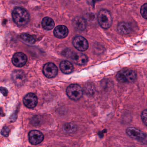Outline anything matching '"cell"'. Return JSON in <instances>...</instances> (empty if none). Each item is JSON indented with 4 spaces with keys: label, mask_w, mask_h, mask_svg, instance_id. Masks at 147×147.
Masks as SVG:
<instances>
[{
    "label": "cell",
    "mask_w": 147,
    "mask_h": 147,
    "mask_svg": "<svg viewBox=\"0 0 147 147\" xmlns=\"http://www.w3.org/2000/svg\"><path fill=\"white\" fill-rule=\"evenodd\" d=\"M12 16L14 22L19 26L26 25L30 20V15L28 11L20 7H16L14 9Z\"/></svg>",
    "instance_id": "obj_1"
},
{
    "label": "cell",
    "mask_w": 147,
    "mask_h": 147,
    "mask_svg": "<svg viewBox=\"0 0 147 147\" xmlns=\"http://www.w3.org/2000/svg\"><path fill=\"white\" fill-rule=\"evenodd\" d=\"M99 25L104 29L109 28L112 24V18L110 12L106 9H102L98 16Z\"/></svg>",
    "instance_id": "obj_2"
},
{
    "label": "cell",
    "mask_w": 147,
    "mask_h": 147,
    "mask_svg": "<svg viewBox=\"0 0 147 147\" xmlns=\"http://www.w3.org/2000/svg\"><path fill=\"white\" fill-rule=\"evenodd\" d=\"M137 78L136 74L132 70H125L118 72L116 78L121 83H132L135 81Z\"/></svg>",
    "instance_id": "obj_3"
},
{
    "label": "cell",
    "mask_w": 147,
    "mask_h": 147,
    "mask_svg": "<svg viewBox=\"0 0 147 147\" xmlns=\"http://www.w3.org/2000/svg\"><path fill=\"white\" fill-rule=\"evenodd\" d=\"M64 55L70 58L73 63L78 65H85L88 61V58L86 55L82 53H74L70 50L64 52Z\"/></svg>",
    "instance_id": "obj_4"
},
{
    "label": "cell",
    "mask_w": 147,
    "mask_h": 147,
    "mask_svg": "<svg viewBox=\"0 0 147 147\" xmlns=\"http://www.w3.org/2000/svg\"><path fill=\"white\" fill-rule=\"evenodd\" d=\"M67 95L70 99L77 101L82 98L83 95V89L79 85L71 84L67 88Z\"/></svg>",
    "instance_id": "obj_5"
},
{
    "label": "cell",
    "mask_w": 147,
    "mask_h": 147,
    "mask_svg": "<svg viewBox=\"0 0 147 147\" xmlns=\"http://www.w3.org/2000/svg\"><path fill=\"white\" fill-rule=\"evenodd\" d=\"M126 134L132 139L146 142V134L138 129L135 127L128 128L126 129Z\"/></svg>",
    "instance_id": "obj_6"
},
{
    "label": "cell",
    "mask_w": 147,
    "mask_h": 147,
    "mask_svg": "<svg viewBox=\"0 0 147 147\" xmlns=\"http://www.w3.org/2000/svg\"><path fill=\"white\" fill-rule=\"evenodd\" d=\"M72 44L74 47L80 51H84L89 47V44L87 40L81 36L75 37L73 39Z\"/></svg>",
    "instance_id": "obj_7"
},
{
    "label": "cell",
    "mask_w": 147,
    "mask_h": 147,
    "mask_svg": "<svg viewBox=\"0 0 147 147\" xmlns=\"http://www.w3.org/2000/svg\"><path fill=\"white\" fill-rule=\"evenodd\" d=\"M28 135L29 142L32 145H38L44 140V136L43 134L38 130H32L28 133Z\"/></svg>",
    "instance_id": "obj_8"
},
{
    "label": "cell",
    "mask_w": 147,
    "mask_h": 147,
    "mask_svg": "<svg viewBox=\"0 0 147 147\" xmlns=\"http://www.w3.org/2000/svg\"><path fill=\"white\" fill-rule=\"evenodd\" d=\"M43 72L47 78H54L56 77L58 74V68L53 63H47L43 67Z\"/></svg>",
    "instance_id": "obj_9"
},
{
    "label": "cell",
    "mask_w": 147,
    "mask_h": 147,
    "mask_svg": "<svg viewBox=\"0 0 147 147\" xmlns=\"http://www.w3.org/2000/svg\"><path fill=\"white\" fill-rule=\"evenodd\" d=\"M23 102L26 107L33 109L36 106L38 103L37 96L33 93H28L24 96Z\"/></svg>",
    "instance_id": "obj_10"
},
{
    "label": "cell",
    "mask_w": 147,
    "mask_h": 147,
    "mask_svg": "<svg viewBox=\"0 0 147 147\" xmlns=\"http://www.w3.org/2000/svg\"><path fill=\"white\" fill-rule=\"evenodd\" d=\"M27 61L26 56L22 53H16L12 58L13 64L18 67H22L24 66Z\"/></svg>",
    "instance_id": "obj_11"
},
{
    "label": "cell",
    "mask_w": 147,
    "mask_h": 147,
    "mask_svg": "<svg viewBox=\"0 0 147 147\" xmlns=\"http://www.w3.org/2000/svg\"><path fill=\"white\" fill-rule=\"evenodd\" d=\"M12 78L14 82L19 86L23 85L26 80V75L24 71L21 70H16L13 72Z\"/></svg>",
    "instance_id": "obj_12"
},
{
    "label": "cell",
    "mask_w": 147,
    "mask_h": 147,
    "mask_svg": "<svg viewBox=\"0 0 147 147\" xmlns=\"http://www.w3.org/2000/svg\"><path fill=\"white\" fill-rule=\"evenodd\" d=\"M54 36L58 38H64L67 36L68 34V29L64 26H58L55 28L54 31Z\"/></svg>",
    "instance_id": "obj_13"
},
{
    "label": "cell",
    "mask_w": 147,
    "mask_h": 147,
    "mask_svg": "<svg viewBox=\"0 0 147 147\" xmlns=\"http://www.w3.org/2000/svg\"><path fill=\"white\" fill-rule=\"evenodd\" d=\"M73 26L79 31H83L86 28V22L83 17H77L72 21Z\"/></svg>",
    "instance_id": "obj_14"
},
{
    "label": "cell",
    "mask_w": 147,
    "mask_h": 147,
    "mask_svg": "<svg viewBox=\"0 0 147 147\" xmlns=\"http://www.w3.org/2000/svg\"><path fill=\"white\" fill-rule=\"evenodd\" d=\"M117 30L121 34L127 35L131 32L132 28L131 26L127 22H122L119 23L117 26Z\"/></svg>",
    "instance_id": "obj_15"
},
{
    "label": "cell",
    "mask_w": 147,
    "mask_h": 147,
    "mask_svg": "<svg viewBox=\"0 0 147 147\" xmlns=\"http://www.w3.org/2000/svg\"><path fill=\"white\" fill-rule=\"evenodd\" d=\"M60 70L63 73L69 74L71 73L73 70V66L70 62L68 61H63L60 65Z\"/></svg>",
    "instance_id": "obj_16"
},
{
    "label": "cell",
    "mask_w": 147,
    "mask_h": 147,
    "mask_svg": "<svg viewBox=\"0 0 147 147\" xmlns=\"http://www.w3.org/2000/svg\"><path fill=\"white\" fill-rule=\"evenodd\" d=\"M41 25L44 29L49 31L51 30L54 27V22L51 18L45 17L42 20Z\"/></svg>",
    "instance_id": "obj_17"
},
{
    "label": "cell",
    "mask_w": 147,
    "mask_h": 147,
    "mask_svg": "<svg viewBox=\"0 0 147 147\" xmlns=\"http://www.w3.org/2000/svg\"><path fill=\"white\" fill-rule=\"evenodd\" d=\"M77 127L75 124L72 123H65L63 126V129L65 133L70 134L75 132Z\"/></svg>",
    "instance_id": "obj_18"
},
{
    "label": "cell",
    "mask_w": 147,
    "mask_h": 147,
    "mask_svg": "<svg viewBox=\"0 0 147 147\" xmlns=\"http://www.w3.org/2000/svg\"><path fill=\"white\" fill-rule=\"evenodd\" d=\"M20 38L26 43L29 44H33L35 43V40L34 37L32 35L27 34H21Z\"/></svg>",
    "instance_id": "obj_19"
},
{
    "label": "cell",
    "mask_w": 147,
    "mask_h": 147,
    "mask_svg": "<svg viewBox=\"0 0 147 147\" xmlns=\"http://www.w3.org/2000/svg\"><path fill=\"white\" fill-rule=\"evenodd\" d=\"M85 92L88 95H92L95 93V89L93 85L90 84H88L84 86Z\"/></svg>",
    "instance_id": "obj_20"
},
{
    "label": "cell",
    "mask_w": 147,
    "mask_h": 147,
    "mask_svg": "<svg viewBox=\"0 0 147 147\" xmlns=\"http://www.w3.org/2000/svg\"><path fill=\"white\" fill-rule=\"evenodd\" d=\"M147 4L146 3L141 7L140 10L142 15L145 19H147Z\"/></svg>",
    "instance_id": "obj_21"
},
{
    "label": "cell",
    "mask_w": 147,
    "mask_h": 147,
    "mask_svg": "<svg viewBox=\"0 0 147 147\" xmlns=\"http://www.w3.org/2000/svg\"><path fill=\"white\" fill-rule=\"evenodd\" d=\"M9 129L7 127H3L1 131V134L4 137H8L9 134Z\"/></svg>",
    "instance_id": "obj_22"
},
{
    "label": "cell",
    "mask_w": 147,
    "mask_h": 147,
    "mask_svg": "<svg viewBox=\"0 0 147 147\" xmlns=\"http://www.w3.org/2000/svg\"><path fill=\"white\" fill-rule=\"evenodd\" d=\"M141 118L143 123L145 126H147V111L146 110H145L142 111L141 115Z\"/></svg>",
    "instance_id": "obj_23"
},
{
    "label": "cell",
    "mask_w": 147,
    "mask_h": 147,
    "mask_svg": "<svg viewBox=\"0 0 147 147\" xmlns=\"http://www.w3.org/2000/svg\"><path fill=\"white\" fill-rule=\"evenodd\" d=\"M40 122L41 119L39 116H34V117H33L32 121V123L35 126L39 125L40 123Z\"/></svg>",
    "instance_id": "obj_24"
},
{
    "label": "cell",
    "mask_w": 147,
    "mask_h": 147,
    "mask_svg": "<svg viewBox=\"0 0 147 147\" xmlns=\"http://www.w3.org/2000/svg\"><path fill=\"white\" fill-rule=\"evenodd\" d=\"M0 91H1V92L3 94V96H6L7 95L8 91L6 88L3 87H0Z\"/></svg>",
    "instance_id": "obj_25"
}]
</instances>
